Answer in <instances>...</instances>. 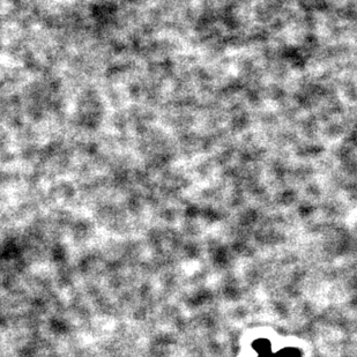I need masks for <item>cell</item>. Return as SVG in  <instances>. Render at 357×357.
Segmentation results:
<instances>
[{
  "label": "cell",
  "instance_id": "obj_1",
  "mask_svg": "<svg viewBox=\"0 0 357 357\" xmlns=\"http://www.w3.org/2000/svg\"><path fill=\"white\" fill-rule=\"evenodd\" d=\"M260 357H271V343L267 340H258L253 343Z\"/></svg>",
  "mask_w": 357,
  "mask_h": 357
},
{
  "label": "cell",
  "instance_id": "obj_2",
  "mask_svg": "<svg viewBox=\"0 0 357 357\" xmlns=\"http://www.w3.org/2000/svg\"><path fill=\"white\" fill-rule=\"evenodd\" d=\"M301 352L297 350V349L288 348V349H282L281 351H279L274 357H300Z\"/></svg>",
  "mask_w": 357,
  "mask_h": 357
}]
</instances>
